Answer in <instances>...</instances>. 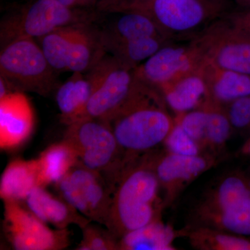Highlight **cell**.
<instances>
[{
  "instance_id": "cell-1",
  "label": "cell",
  "mask_w": 250,
  "mask_h": 250,
  "mask_svg": "<svg viewBox=\"0 0 250 250\" xmlns=\"http://www.w3.org/2000/svg\"><path fill=\"white\" fill-rule=\"evenodd\" d=\"M161 148L125 163L113 184L108 229L117 239L161 219L165 209L156 164Z\"/></svg>"
},
{
  "instance_id": "cell-2",
  "label": "cell",
  "mask_w": 250,
  "mask_h": 250,
  "mask_svg": "<svg viewBox=\"0 0 250 250\" xmlns=\"http://www.w3.org/2000/svg\"><path fill=\"white\" fill-rule=\"evenodd\" d=\"M96 9L143 15L171 41L191 40L231 11L228 0H103Z\"/></svg>"
},
{
  "instance_id": "cell-3",
  "label": "cell",
  "mask_w": 250,
  "mask_h": 250,
  "mask_svg": "<svg viewBox=\"0 0 250 250\" xmlns=\"http://www.w3.org/2000/svg\"><path fill=\"white\" fill-rule=\"evenodd\" d=\"M187 226L207 227L250 238V171H227L205 187Z\"/></svg>"
},
{
  "instance_id": "cell-4",
  "label": "cell",
  "mask_w": 250,
  "mask_h": 250,
  "mask_svg": "<svg viewBox=\"0 0 250 250\" xmlns=\"http://www.w3.org/2000/svg\"><path fill=\"white\" fill-rule=\"evenodd\" d=\"M167 107L162 94L155 90L110 122L124 164L164 146L176 124Z\"/></svg>"
},
{
  "instance_id": "cell-5",
  "label": "cell",
  "mask_w": 250,
  "mask_h": 250,
  "mask_svg": "<svg viewBox=\"0 0 250 250\" xmlns=\"http://www.w3.org/2000/svg\"><path fill=\"white\" fill-rule=\"evenodd\" d=\"M87 76L93 82V91L78 120L93 118L109 123L156 90L140 80L136 68L125 66L110 54L87 72Z\"/></svg>"
},
{
  "instance_id": "cell-6",
  "label": "cell",
  "mask_w": 250,
  "mask_h": 250,
  "mask_svg": "<svg viewBox=\"0 0 250 250\" xmlns=\"http://www.w3.org/2000/svg\"><path fill=\"white\" fill-rule=\"evenodd\" d=\"M0 77L14 92L48 96L59 88L58 73L35 39L19 38L1 46Z\"/></svg>"
},
{
  "instance_id": "cell-7",
  "label": "cell",
  "mask_w": 250,
  "mask_h": 250,
  "mask_svg": "<svg viewBox=\"0 0 250 250\" xmlns=\"http://www.w3.org/2000/svg\"><path fill=\"white\" fill-rule=\"evenodd\" d=\"M104 14L96 8H70L59 0H35L2 20L1 45L19 38L36 39L70 24L98 22Z\"/></svg>"
},
{
  "instance_id": "cell-8",
  "label": "cell",
  "mask_w": 250,
  "mask_h": 250,
  "mask_svg": "<svg viewBox=\"0 0 250 250\" xmlns=\"http://www.w3.org/2000/svg\"><path fill=\"white\" fill-rule=\"evenodd\" d=\"M63 140L72 147L79 164L103 174L113 186L124 158L107 122L83 118L67 125Z\"/></svg>"
},
{
  "instance_id": "cell-9",
  "label": "cell",
  "mask_w": 250,
  "mask_h": 250,
  "mask_svg": "<svg viewBox=\"0 0 250 250\" xmlns=\"http://www.w3.org/2000/svg\"><path fill=\"white\" fill-rule=\"evenodd\" d=\"M55 186L59 196L80 213L91 222L106 226L113 186L103 174L78 163Z\"/></svg>"
},
{
  "instance_id": "cell-10",
  "label": "cell",
  "mask_w": 250,
  "mask_h": 250,
  "mask_svg": "<svg viewBox=\"0 0 250 250\" xmlns=\"http://www.w3.org/2000/svg\"><path fill=\"white\" fill-rule=\"evenodd\" d=\"M21 202H4V232L15 250H61L70 245L67 229H52Z\"/></svg>"
},
{
  "instance_id": "cell-11",
  "label": "cell",
  "mask_w": 250,
  "mask_h": 250,
  "mask_svg": "<svg viewBox=\"0 0 250 250\" xmlns=\"http://www.w3.org/2000/svg\"><path fill=\"white\" fill-rule=\"evenodd\" d=\"M203 61L225 70L250 75V36L224 18L196 36Z\"/></svg>"
},
{
  "instance_id": "cell-12",
  "label": "cell",
  "mask_w": 250,
  "mask_h": 250,
  "mask_svg": "<svg viewBox=\"0 0 250 250\" xmlns=\"http://www.w3.org/2000/svg\"><path fill=\"white\" fill-rule=\"evenodd\" d=\"M202 61L203 56L196 38L172 41L136 67V72L140 80L159 91L169 82L198 70Z\"/></svg>"
},
{
  "instance_id": "cell-13",
  "label": "cell",
  "mask_w": 250,
  "mask_h": 250,
  "mask_svg": "<svg viewBox=\"0 0 250 250\" xmlns=\"http://www.w3.org/2000/svg\"><path fill=\"white\" fill-rule=\"evenodd\" d=\"M226 158L208 153L182 155L167 152L163 148L156 161V172L165 208L174 205L195 179Z\"/></svg>"
},
{
  "instance_id": "cell-14",
  "label": "cell",
  "mask_w": 250,
  "mask_h": 250,
  "mask_svg": "<svg viewBox=\"0 0 250 250\" xmlns=\"http://www.w3.org/2000/svg\"><path fill=\"white\" fill-rule=\"evenodd\" d=\"M32 108L22 93L0 99V147L13 149L23 144L34 127Z\"/></svg>"
},
{
  "instance_id": "cell-15",
  "label": "cell",
  "mask_w": 250,
  "mask_h": 250,
  "mask_svg": "<svg viewBox=\"0 0 250 250\" xmlns=\"http://www.w3.org/2000/svg\"><path fill=\"white\" fill-rule=\"evenodd\" d=\"M107 54L98 22L73 24L67 51V72H89Z\"/></svg>"
},
{
  "instance_id": "cell-16",
  "label": "cell",
  "mask_w": 250,
  "mask_h": 250,
  "mask_svg": "<svg viewBox=\"0 0 250 250\" xmlns=\"http://www.w3.org/2000/svg\"><path fill=\"white\" fill-rule=\"evenodd\" d=\"M198 71L207 86L205 101L225 107L250 95V75L220 68L205 61Z\"/></svg>"
},
{
  "instance_id": "cell-17",
  "label": "cell",
  "mask_w": 250,
  "mask_h": 250,
  "mask_svg": "<svg viewBox=\"0 0 250 250\" xmlns=\"http://www.w3.org/2000/svg\"><path fill=\"white\" fill-rule=\"evenodd\" d=\"M24 202L33 214L59 229H67L71 225H77L82 229L91 223L66 200L52 195L45 187H36Z\"/></svg>"
},
{
  "instance_id": "cell-18",
  "label": "cell",
  "mask_w": 250,
  "mask_h": 250,
  "mask_svg": "<svg viewBox=\"0 0 250 250\" xmlns=\"http://www.w3.org/2000/svg\"><path fill=\"white\" fill-rule=\"evenodd\" d=\"M159 91L176 115L200 108L207 98V86L198 70L169 82Z\"/></svg>"
},
{
  "instance_id": "cell-19",
  "label": "cell",
  "mask_w": 250,
  "mask_h": 250,
  "mask_svg": "<svg viewBox=\"0 0 250 250\" xmlns=\"http://www.w3.org/2000/svg\"><path fill=\"white\" fill-rule=\"evenodd\" d=\"M37 187H41L37 159H16L9 163L1 175L0 196L3 202H24Z\"/></svg>"
},
{
  "instance_id": "cell-20",
  "label": "cell",
  "mask_w": 250,
  "mask_h": 250,
  "mask_svg": "<svg viewBox=\"0 0 250 250\" xmlns=\"http://www.w3.org/2000/svg\"><path fill=\"white\" fill-rule=\"evenodd\" d=\"M93 91V82L82 72H73L66 82L59 85L56 100L62 123L68 125L80 118Z\"/></svg>"
},
{
  "instance_id": "cell-21",
  "label": "cell",
  "mask_w": 250,
  "mask_h": 250,
  "mask_svg": "<svg viewBox=\"0 0 250 250\" xmlns=\"http://www.w3.org/2000/svg\"><path fill=\"white\" fill-rule=\"evenodd\" d=\"M120 14L121 16L116 21L100 27L106 50L112 45L126 41L146 37H164L155 24L146 16L136 13Z\"/></svg>"
},
{
  "instance_id": "cell-22",
  "label": "cell",
  "mask_w": 250,
  "mask_h": 250,
  "mask_svg": "<svg viewBox=\"0 0 250 250\" xmlns=\"http://www.w3.org/2000/svg\"><path fill=\"white\" fill-rule=\"evenodd\" d=\"M178 230L161 219L125 234L118 240V250H174Z\"/></svg>"
},
{
  "instance_id": "cell-23",
  "label": "cell",
  "mask_w": 250,
  "mask_h": 250,
  "mask_svg": "<svg viewBox=\"0 0 250 250\" xmlns=\"http://www.w3.org/2000/svg\"><path fill=\"white\" fill-rule=\"evenodd\" d=\"M179 237L186 238L197 250H250V238L207 227L186 225L178 230Z\"/></svg>"
},
{
  "instance_id": "cell-24",
  "label": "cell",
  "mask_w": 250,
  "mask_h": 250,
  "mask_svg": "<svg viewBox=\"0 0 250 250\" xmlns=\"http://www.w3.org/2000/svg\"><path fill=\"white\" fill-rule=\"evenodd\" d=\"M40 171L41 187L57 184L78 164L76 153L62 140L49 146L37 159Z\"/></svg>"
},
{
  "instance_id": "cell-25",
  "label": "cell",
  "mask_w": 250,
  "mask_h": 250,
  "mask_svg": "<svg viewBox=\"0 0 250 250\" xmlns=\"http://www.w3.org/2000/svg\"><path fill=\"white\" fill-rule=\"evenodd\" d=\"M200 108L207 111L205 153L227 157L225 147L233 130L225 107L205 101Z\"/></svg>"
},
{
  "instance_id": "cell-26",
  "label": "cell",
  "mask_w": 250,
  "mask_h": 250,
  "mask_svg": "<svg viewBox=\"0 0 250 250\" xmlns=\"http://www.w3.org/2000/svg\"><path fill=\"white\" fill-rule=\"evenodd\" d=\"M170 42L172 41L162 36L142 38L112 45L106 52L125 66L136 68L143 61Z\"/></svg>"
},
{
  "instance_id": "cell-27",
  "label": "cell",
  "mask_w": 250,
  "mask_h": 250,
  "mask_svg": "<svg viewBox=\"0 0 250 250\" xmlns=\"http://www.w3.org/2000/svg\"><path fill=\"white\" fill-rule=\"evenodd\" d=\"M82 239L79 250H118V240L107 228L91 223L82 229Z\"/></svg>"
},
{
  "instance_id": "cell-28",
  "label": "cell",
  "mask_w": 250,
  "mask_h": 250,
  "mask_svg": "<svg viewBox=\"0 0 250 250\" xmlns=\"http://www.w3.org/2000/svg\"><path fill=\"white\" fill-rule=\"evenodd\" d=\"M175 121L196 143L202 153H205V132L207 111L200 108L176 115Z\"/></svg>"
},
{
  "instance_id": "cell-29",
  "label": "cell",
  "mask_w": 250,
  "mask_h": 250,
  "mask_svg": "<svg viewBox=\"0 0 250 250\" xmlns=\"http://www.w3.org/2000/svg\"><path fill=\"white\" fill-rule=\"evenodd\" d=\"M225 109L233 130L250 136V95L229 104Z\"/></svg>"
},
{
  "instance_id": "cell-30",
  "label": "cell",
  "mask_w": 250,
  "mask_h": 250,
  "mask_svg": "<svg viewBox=\"0 0 250 250\" xmlns=\"http://www.w3.org/2000/svg\"><path fill=\"white\" fill-rule=\"evenodd\" d=\"M167 152L182 155H197L202 154L196 143L176 122L175 126L164 143Z\"/></svg>"
},
{
  "instance_id": "cell-31",
  "label": "cell",
  "mask_w": 250,
  "mask_h": 250,
  "mask_svg": "<svg viewBox=\"0 0 250 250\" xmlns=\"http://www.w3.org/2000/svg\"><path fill=\"white\" fill-rule=\"evenodd\" d=\"M224 18L233 27L250 36V10H231Z\"/></svg>"
},
{
  "instance_id": "cell-32",
  "label": "cell",
  "mask_w": 250,
  "mask_h": 250,
  "mask_svg": "<svg viewBox=\"0 0 250 250\" xmlns=\"http://www.w3.org/2000/svg\"><path fill=\"white\" fill-rule=\"evenodd\" d=\"M70 8H96L97 0H59Z\"/></svg>"
},
{
  "instance_id": "cell-33",
  "label": "cell",
  "mask_w": 250,
  "mask_h": 250,
  "mask_svg": "<svg viewBox=\"0 0 250 250\" xmlns=\"http://www.w3.org/2000/svg\"><path fill=\"white\" fill-rule=\"evenodd\" d=\"M238 154L242 157L250 159V136H248L246 142L240 148Z\"/></svg>"
},
{
  "instance_id": "cell-34",
  "label": "cell",
  "mask_w": 250,
  "mask_h": 250,
  "mask_svg": "<svg viewBox=\"0 0 250 250\" xmlns=\"http://www.w3.org/2000/svg\"><path fill=\"white\" fill-rule=\"evenodd\" d=\"M241 6V9L250 10V0H231Z\"/></svg>"
},
{
  "instance_id": "cell-35",
  "label": "cell",
  "mask_w": 250,
  "mask_h": 250,
  "mask_svg": "<svg viewBox=\"0 0 250 250\" xmlns=\"http://www.w3.org/2000/svg\"><path fill=\"white\" fill-rule=\"evenodd\" d=\"M103 1V0H97V1H98V3L99 2V1ZM98 3H97V4H98Z\"/></svg>"
},
{
  "instance_id": "cell-36",
  "label": "cell",
  "mask_w": 250,
  "mask_h": 250,
  "mask_svg": "<svg viewBox=\"0 0 250 250\" xmlns=\"http://www.w3.org/2000/svg\"><path fill=\"white\" fill-rule=\"evenodd\" d=\"M250 171V170H249Z\"/></svg>"
}]
</instances>
